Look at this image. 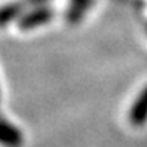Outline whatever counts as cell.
Returning <instances> with one entry per match:
<instances>
[{
	"label": "cell",
	"mask_w": 147,
	"mask_h": 147,
	"mask_svg": "<svg viewBox=\"0 0 147 147\" xmlns=\"http://www.w3.org/2000/svg\"><path fill=\"white\" fill-rule=\"evenodd\" d=\"M44 2H47V0H25L27 5H41Z\"/></svg>",
	"instance_id": "obj_6"
},
{
	"label": "cell",
	"mask_w": 147,
	"mask_h": 147,
	"mask_svg": "<svg viewBox=\"0 0 147 147\" xmlns=\"http://www.w3.org/2000/svg\"><path fill=\"white\" fill-rule=\"evenodd\" d=\"M25 0H19L14 3H8V5L2 6L0 8V27L9 24L11 20L19 19L24 14V9H25Z\"/></svg>",
	"instance_id": "obj_4"
},
{
	"label": "cell",
	"mask_w": 147,
	"mask_h": 147,
	"mask_svg": "<svg viewBox=\"0 0 147 147\" xmlns=\"http://www.w3.org/2000/svg\"><path fill=\"white\" fill-rule=\"evenodd\" d=\"M24 142L22 133L11 122L0 117V144L5 147H20Z\"/></svg>",
	"instance_id": "obj_2"
},
{
	"label": "cell",
	"mask_w": 147,
	"mask_h": 147,
	"mask_svg": "<svg viewBox=\"0 0 147 147\" xmlns=\"http://www.w3.org/2000/svg\"><path fill=\"white\" fill-rule=\"evenodd\" d=\"M53 17V9L49 6H36L34 9L25 13L19 17V28L20 30H31L36 27L47 24Z\"/></svg>",
	"instance_id": "obj_1"
},
{
	"label": "cell",
	"mask_w": 147,
	"mask_h": 147,
	"mask_svg": "<svg viewBox=\"0 0 147 147\" xmlns=\"http://www.w3.org/2000/svg\"><path fill=\"white\" fill-rule=\"evenodd\" d=\"M147 121V86L135 99L130 108V122L133 125H142Z\"/></svg>",
	"instance_id": "obj_3"
},
{
	"label": "cell",
	"mask_w": 147,
	"mask_h": 147,
	"mask_svg": "<svg viewBox=\"0 0 147 147\" xmlns=\"http://www.w3.org/2000/svg\"><path fill=\"white\" fill-rule=\"evenodd\" d=\"M89 5L91 0H71V5L67 9V20L72 24L78 22L85 14V11L89 8Z\"/></svg>",
	"instance_id": "obj_5"
}]
</instances>
